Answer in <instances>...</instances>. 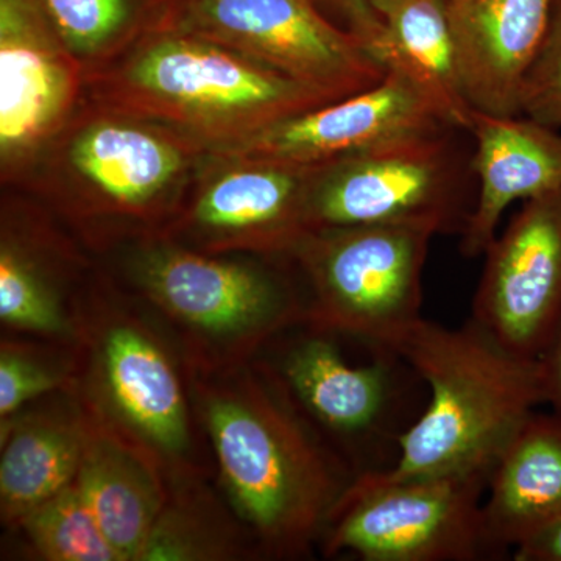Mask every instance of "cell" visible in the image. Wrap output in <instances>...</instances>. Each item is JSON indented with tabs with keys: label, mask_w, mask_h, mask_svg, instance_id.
I'll return each mask as SVG.
<instances>
[{
	"label": "cell",
	"mask_w": 561,
	"mask_h": 561,
	"mask_svg": "<svg viewBox=\"0 0 561 561\" xmlns=\"http://www.w3.org/2000/svg\"><path fill=\"white\" fill-rule=\"evenodd\" d=\"M197 391L234 511L268 552L308 551L354 472L302 419L271 368L206 381Z\"/></svg>",
	"instance_id": "cell-1"
},
{
	"label": "cell",
	"mask_w": 561,
	"mask_h": 561,
	"mask_svg": "<svg viewBox=\"0 0 561 561\" xmlns=\"http://www.w3.org/2000/svg\"><path fill=\"white\" fill-rule=\"evenodd\" d=\"M84 101L164 125L210 153L331 103L278 70L221 44L161 25L87 77Z\"/></svg>",
	"instance_id": "cell-2"
},
{
	"label": "cell",
	"mask_w": 561,
	"mask_h": 561,
	"mask_svg": "<svg viewBox=\"0 0 561 561\" xmlns=\"http://www.w3.org/2000/svg\"><path fill=\"white\" fill-rule=\"evenodd\" d=\"M391 351L430 389L401 435L394 476L490 479L515 432L546 404L540 360L512 353L471 319L460 328L421 319Z\"/></svg>",
	"instance_id": "cell-3"
},
{
	"label": "cell",
	"mask_w": 561,
	"mask_h": 561,
	"mask_svg": "<svg viewBox=\"0 0 561 561\" xmlns=\"http://www.w3.org/2000/svg\"><path fill=\"white\" fill-rule=\"evenodd\" d=\"M209 153L164 125L84 101L24 186L92 239L154 238Z\"/></svg>",
	"instance_id": "cell-4"
},
{
	"label": "cell",
	"mask_w": 561,
	"mask_h": 561,
	"mask_svg": "<svg viewBox=\"0 0 561 561\" xmlns=\"http://www.w3.org/2000/svg\"><path fill=\"white\" fill-rule=\"evenodd\" d=\"M128 271L203 364L241 360L305 321V300L286 273L164 238L140 239Z\"/></svg>",
	"instance_id": "cell-5"
},
{
	"label": "cell",
	"mask_w": 561,
	"mask_h": 561,
	"mask_svg": "<svg viewBox=\"0 0 561 561\" xmlns=\"http://www.w3.org/2000/svg\"><path fill=\"white\" fill-rule=\"evenodd\" d=\"M434 236L397 224L309 231L287 257L308 289L302 323L393 350L423 319V272Z\"/></svg>",
	"instance_id": "cell-6"
},
{
	"label": "cell",
	"mask_w": 561,
	"mask_h": 561,
	"mask_svg": "<svg viewBox=\"0 0 561 561\" xmlns=\"http://www.w3.org/2000/svg\"><path fill=\"white\" fill-rule=\"evenodd\" d=\"M445 127L320 165L309 191L312 230L397 224L461 234L478 198L472 147Z\"/></svg>",
	"instance_id": "cell-7"
},
{
	"label": "cell",
	"mask_w": 561,
	"mask_h": 561,
	"mask_svg": "<svg viewBox=\"0 0 561 561\" xmlns=\"http://www.w3.org/2000/svg\"><path fill=\"white\" fill-rule=\"evenodd\" d=\"M306 327L309 331L287 343L273 375L356 478L389 470L401 435L416 420L409 405L411 381L419 375L393 351L382 348L368 364H350L332 332Z\"/></svg>",
	"instance_id": "cell-8"
},
{
	"label": "cell",
	"mask_w": 561,
	"mask_h": 561,
	"mask_svg": "<svg viewBox=\"0 0 561 561\" xmlns=\"http://www.w3.org/2000/svg\"><path fill=\"white\" fill-rule=\"evenodd\" d=\"M486 485L482 476L364 472L328 519L324 553L351 552L365 561L493 559L482 516Z\"/></svg>",
	"instance_id": "cell-9"
},
{
	"label": "cell",
	"mask_w": 561,
	"mask_h": 561,
	"mask_svg": "<svg viewBox=\"0 0 561 561\" xmlns=\"http://www.w3.org/2000/svg\"><path fill=\"white\" fill-rule=\"evenodd\" d=\"M165 24L253 58L331 101L368 90L387 73L312 0H176Z\"/></svg>",
	"instance_id": "cell-10"
},
{
	"label": "cell",
	"mask_w": 561,
	"mask_h": 561,
	"mask_svg": "<svg viewBox=\"0 0 561 561\" xmlns=\"http://www.w3.org/2000/svg\"><path fill=\"white\" fill-rule=\"evenodd\" d=\"M313 171L289 162L209 153L175 219L154 238L203 253L287 260L311 231Z\"/></svg>",
	"instance_id": "cell-11"
},
{
	"label": "cell",
	"mask_w": 561,
	"mask_h": 561,
	"mask_svg": "<svg viewBox=\"0 0 561 561\" xmlns=\"http://www.w3.org/2000/svg\"><path fill=\"white\" fill-rule=\"evenodd\" d=\"M87 98V73L43 0H0V176L24 186Z\"/></svg>",
	"instance_id": "cell-12"
},
{
	"label": "cell",
	"mask_w": 561,
	"mask_h": 561,
	"mask_svg": "<svg viewBox=\"0 0 561 561\" xmlns=\"http://www.w3.org/2000/svg\"><path fill=\"white\" fill-rule=\"evenodd\" d=\"M483 256L471 320L512 353L538 359L561 316V190L523 202Z\"/></svg>",
	"instance_id": "cell-13"
},
{
	"label": "cell",
	"mask_w": 561,
	"mask_h": 561,
	"mask_svg": "<svg viewBox=\"0 0 561 561\" xmlns=\"http://www.w3.org/2000/svg\"><path fill=\"white\" fill-rule=\"evenodd\" d=\"M451 127L400 70L375 87L305 111L216 153L320 168L382 144ZM454 128V127H453Z\"/></svg>",
	"instance_id": "cell-14"
},
{
	"label": "cell",
	"mask_w": 561,
	"mask_h": 561,
	"mask_svg": "<svg viewBox=\"0 0 561 561\" xmlns=\"http://www.w3.org/2000/svg\"><path fill=\"white\" fill-rule=\"evenodd\" d=\"M95 379L106 411L151 457L179 459L191 445L186 394L175 365L144 324L106 319L94 341Z\"/></svg>",
	"instance_id": "cell-15"
},
{
	"label": "cell",
	"mask_w": 561,
	"mask_h": 561,
	"mask_svg": "<svg viewBox=\"0 0 561 561\" xmlns=\"http://www.w3.org/2000/svg\"><path fill=\"white\" fill-rule=\"evenodd\" d=\"M552 9L553 0H446L461 90L472 111L522 114L524 81Z\"/></svg>",
	"instance_id": "cell-16"
},
{
	"label": "cell",
	"mask_w": 561,
	"mask_h": 561,
	"mask_svg": "<svg viewBox=\"0 0 561 561\" xmlns=\"http://www.w3.org/2000/svg\"><path fill=\"white\" fill-rule=\"evenodd\" d=\"M470 138L478 198L460 234V250L467 257H478L513 203L561 190V131L524 114L474 111Z\"/></svg>",
	"instance_id": "cell-17"
},
{
	"label": "cell",
	"mask_w": 561,
	"mask_h": 561,
	"mask_svg": "<svg viewBox=\"0 0 561 561\" xmlns=\"http://www.w3.org/2000/svg\"><path fill=\"white\" fill-rule=\"evenodd\" d=\"M494 557L561 516V416L534 412L491 470L482 504Z\"/></svg>",
	"instance_id": "cell-18"
},
{
	"label": "cell",
	"mask_w": 561,
	"mask_h": 561,
	"mask_svg": "<svg viewBox=\"0 0 561 561\" xmlns=\"http://www.w3.org/2000/svg\"><path fill=\"white\" fill-rule=\"evenodd\" d=\"M76 485L122 561L140 560L165 505L153 457L87 421Z\"/></svg>",
	"instance_id": "cell-19"
},
{
	"label": "cell",
	"mask_w": 561,
	"mask_h": 561,
	"mask_svg": "<svg viewBox=\"0 0 561 561\" xmlns=\"http://www.w3.org/2000/svg\"><path fill=\"white\" fill-rule=\"evenodd\" d=\"M386 35L379 61L400 70L446 124L470 133L472 111L461 90L446 0H373Z\"/></svg>",
	"instance_id": "cell-20"
},
{
	"label": "cell",
	"mask_w": 561,
	"mask_h": 561,
	"mask_svg": "<svg viewBox=\"0 0 561 561\" xmlns=\"http://www.w3.org/2000/svg\"><path fill=\"white\" fill-rule=\"evenodd\" d=\"M84 421L35 416L2 421L0 505L16 526L25 513L76 482L87 440Z\"/></svg>",
	"instance_id": "cell-21"
},
{
	"label": "cell",
	"mask_w": 561,
	"mask_h": 561,
	"mask_svg": "<svg viewBox=\"0 0 561 561\" xmlns=\"http://www.w3.org/2000/svg\"><path fill=\"white\" fill-rule=\"evenodd\" d=\"M84 73L116 61L171 18L176 0H43Z\"/></svg>",
	"instance_id": "cell-22"
},
{
	"label": "cell",
	"mask_w": 561,
	"mask_h": 561,
	"mask_svg": "<svg viewBox=\"0 0 561 561\" xmlns=\"http://www.w3.org/2000/svg\"><path fill=\"white\" fill-rule=\"evenodd\" d=\"M0 319L14 330L51 337L76 334L49 268L7 227L0 243Z\"/></svg>",
	"instance_id": "cell-23"
},
{
	"label": "cell",
	"mask_w": 561,
	"mask_h": 561,
	"mask_svg": "<svg viewBox=\"0 0 561 561\" xmlns=\"http://www.w3.org/2000/svg\"><path fill=\"white\" fill-rule=\"evenodd\" d=\"M50 561H122L106 540L76 482L25 513L16 524Z\"/></svg>",
	"instance_id": "cell-24"
},
{
	"label": "cell",
	"mask_w": 561,
	"mask_h": 561,
	"mask_svg": "<svg viewBox=\"0 0 561 561\" xmlns=\"http://www.w3.org/2000/svg\"><path fill=\"white\" fill-rule=\"evenodd\" d=\"M522 114L561 130V0H553L548 35L524 81Z\"/></svg>",
	"instance_id": "cell-25"
},
{
	"label": "cell",
	"mask_w": 561,
	"mask_h": 561,
	"mask_svg": "<svg viewBox=\"0 0 561 561\" xmlns=\"http://www.w3.org/2000/svg\"><path fill=\"white\" fill-rule=\"evenodd\" d=\"M68 378L41 356L3 342L0 350V416L11 419L28 401L60 389Z\"/></svg>",
	"instance_id": "cell-26"
},
{
	"label": "cell",
	"mask_w": 561,
	"mask_h": 561,
	"mask_svg": "<svg viewBox=\"0 0 561 561\" xmlns=\"http://www.w3.org/2000/svg\"><path fill=\"white\" fill-rule=\"evenodd\" d=\"M312 2L327 16L328 13L334 14L339 25L359 41L362 46L379 61L386 28L378 10L373 5V0H312Z\"/></svg>",
	"instance_id": "cell-27"
},
{
	"label": "cell",
	"mask_w": 561,
	"mask_h": 561,
	"mask_svg": "<svg viewBox=\"0 0 561 561\" xmlns=\"http://www.w3.org/2000/svg\"><path fill=\"white\" fill-rule=\"evenodd\" d=\"M538 360L545 382L546 404L551 405L552 412L561 416V316Z\"/></svg>",
	"instance_id": "cell-28"
},
{
	"label": "cell",
	"mask_w": 561,
	"mask_h": 561,
	"mask_svg": "<svg viewBox=\"0 0 561 561\" xmlns=\"http://www.w3.org/2000/svg\"><path fill=\"white\" fill-rule=\"evenodd\" d=\"M516 561H561V516L513 551Z\"/></svg>",
	"instance_id": "cell-29"
}]
</instances>
